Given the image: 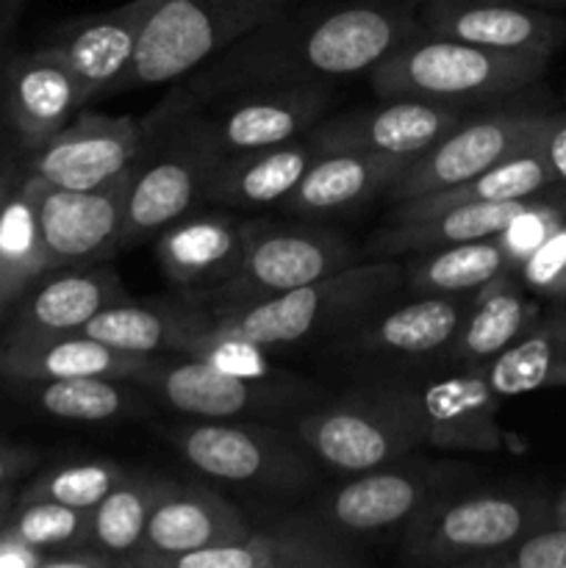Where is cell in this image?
<instances>
[{"label":"cell","instance_id":"f6af8a7d","mask_svg":"<svg viewBox=\"0 0 566 568\" xmlns=\"http://www.w3.org/2000/svg\"><path fill=\"white\" fill-rule=\"evenodd\" d=\"M39 464V453L26 444L0 442V486H14L26 471Z\"/></svg>","mask_w":566,"mask_h":568},{"label":"cell","instance_id":"ffe728a7","mask_svg":"<svg viewBox=\"0 0 566 568\" xmlns=\"http://www.w3.org/2000/svg\"><path fill=\"white\" fill-rule=\"evenodd\" d=\"M422 31L477 48L553 59L566 44V22L538 6L488 0H427L416 17Z\"/></svg>","mask_w":566,"mask_h":568},{"label":"cell","instance_id":"ee69618b","mask_svg":"<svg viewBox=\"0 0 566 568\" xmlns=\"http://www.w3.org/2000/svg\"><path fill=\"white\" fill-rule=\"evenodd\" d=\"M542 150L553 164L558 183H566V109L547 114L542 133Z\"/></svg>","mask_w":566,"mask_h":568},{"label":"cell","instance_id":"c3c4849f","mask_svg":"<svg viewBox=\"0 0 566 568\" xmlns=\"http://www.w3.org/2000/svg\"><path fill=\"white\" fill-rule=\"evenodd\" d=\"M553 525H566V488L553 499Z\"/></svg>","mask_w":566,"mask_h":568},{"label":"cell","instance_id":"9c48e42d","mask_svg":"<svg viewBox=\"0 0 566 568\" xmlns=\"http://www.w3.org/2000/svg\"><path fill=\"white\" fill-rule=\"evenodd\" d=\"M358 261L353 244L331 227L294 225L272 227L253 222L242 264L220 286L192 294L200 308H228V305L255 303L292 292L305 283L322 281L327 275L347 270Z\"/></svg>","mask_w":566,"mask_h":568},{"label":"cell","instance_id":"7a4b0ae2","mask_svg":"<svg viewBox=\"0 0 566 568\" xmlns=\"http://www.w3.org/2000/svg\"><path fill=\"white\" fill-rule=\"evenodd\" d=\"M403 288L397 258L355 261L347 270L275 297L203 311L205 325L236 333L266 349L303 342H336L366 316L386 308Z\"/></svg>","mask_w":566,"mask_h":568},{"label":"cell","instance_id":"603a6c76","mask_svg":"<svg viewBox=\"0 0 566 568\" xmlns=\"http://www.w3.org/2000/svg\"><path fill=\"white\" fill-rule=\"evenodd\" d=\"M253 222L225 211H189L155 236V261L178 288H211L233 277L242 264Z\"/></svg>","mask_w":566,"mask_h":568},{"label":"cell","instance_id":"d4e9b609","mask_svg":"<svg viewBox=\"0 0 566 568\" xmlns=\"http://www.w3.org/2000/svg\"><path fill=\"white\" fill-rule=\"evenodd\" d=\"M161 0H128L111 11L83 17L67 26L53 42L81 81L87 103L111 92L131 67L139 37Z\"/></svg>","mask_w":566,"mask_h":568},{"label":"cell","instance_id":"4fadbf2b","mask_svg":"<svg viewBox=\"0 0 566 568\" xmlns=\"http://www.w3.org/2000/svg\"><path fill=\"white\" fill-rule=\"evenodd\" d=\"M194 114L200 136L214 155H239L305 136L331 105L327 83L264 87L211 100Z\"/></svg>","mask_w":566,"mask_h":568},{"label":"cell","instance_id":"5b68a950","mask_svg":"<svg viewBox=\"0 0 566 568\" xmlns=\"http://www.w3.org/2000/svg\"><path fill=\"white\" fill-rule=\"evenodd\" d=\"M316 460L338 475H358L422 449L405 377H383L338 399H322L292 419Z\"/></svg>","mask_w":566,"mask_h":568},{"label":"cell","instance_id":"2e32d148","mask_svg":"<svg viewBox=\"0 0 566 568\" xmlns=\"http://www.w3.org/2000/svg\"><path fill=\"white\" fill-rule=\"evenodd\" d=\"M464 120L466 109L458 105L394 98L383 100V105L375 109L344 111L331 120H322L320 125L311 128L309 136L320 150H361V153L414 161Z\"/></svg>","mask_w":566,"mask_h":568},{"label":"cell","instance_id":"4dcf8cb0","mask_svg":"<svg viewBox=\"0 0 566 568\" xmlns=\"http://www.w3.org/2000/svg\"><path fill=\"white\" fill-rule=\"evenodd\" d=\"M483 372L499 399L566 386V303H553L530 331L494 355Z\"/></svg>","mask_w":566,"mask_h":568},{"label":"cell","instance_id":"ba28073f","mask_svg":"<svg viewBox=\"0 0 566 568\" xmlns=\"http://www.w3.org/2000/svg\"><path fill=\"white\" fill-rule=\"evenodd\" d=\"M189 466L211 480L266 494H305L320 486L322 464L294 430L264 419H194L166 430Z\"/></svg>","mask_w":566,"mask_h":568},{"label":"cell","instance_id":"ab89813d","mask_svg":"<svg viewBox=\"0 0 566 568\" xmlns=\"http://www.w3.org/2000/svg\"><path fill=\"white\" fill-rule=\"evenodd\" d=\"M3 527L44 552H61V549L89 547L92 510L48 503V499H33V503L17 499Z\"/></svg>","mask_w":566,"mask_h":568},{"label":"cell","instance_id":"836d02e7","mask_svg":"<svg viewBox=\"0 0 566 568\" xmlns=\"http://www.w3.org/2000/svg\"><path fill=\"white\" fill-rule=\"evenodd\" d=\"M170 486V477L125 471L122 480L92 510L89 547L105 555L117 568H131L142 547L150 516Z\"/></svg>","mask_w":566,"mask_h":568},{"label":"cell","instance_id":"3957f363","mask_svg":"<svg viewBox=\"0 0 566 568\" xmlns=\"http://www.w3.org/2000/svg\"><path fill=\"white\" fill-rule=\"evenodd\" d=\"M549 59L477 48L416 28L366 75L381 100L414 98L469 109L533 87Z\"/></svg>","mask_w":566,"mask_h":568},{"label":"cell","instance_id":"e0dca14e","mask_svg":"<svg viewBox=\"0 0 566 568\" xmlns=\"http://www.w3.org/2000/svg\"><path fill=\"white\" fill-rule=\"evenodd\" d=\"M469 300L472 294H420L411 303H388L331 344L347 358L386 364L444 355Z\"/></svg>","mask_w":566,"mask_h":568},{"label":"cell","instance_id":"74e56055","mask_svg":"<svg viewBox=\"0 0 566 568\" xmlns=\"http://www.w3.org/2000/svg\"><path fill=\"white\" fill-rule=\"evenodd\" d=\"M125 469L109 458H87L70 460V464H55L48 471L28 483L17 499L33 503V499H48V503L70 505V508L94 510L100 499L122 480Z\"/></svg>","mask_w":566,"mask_h":568},{"label":"cell","instance_id":"681fc988","mask_svg":"<svg viewBox=\"0 0 566 568\" xmlns=\"http://www.w3.org/2000/svg\"><path fill=\"white\" fill-rule=\"evenodd\" d=\"M533 6H566V0H527Z\"/></svg>","mask_w":566,"mask_h":568},{"label":"cell","instance_id":"4316f807","mask_svg":"<svg viewBox=\"0 0 566 568\" xmlns=\"http://www.w3.org/2000/svg\"><path fill=\"white\" fill-rule=\"evenodd\" d=\"M316 155H320V148L309 133L292 139V142L275 144V148L250 150V153L239 155H216L203 200L222 205V209L242 211L283 203Z\"/></svg>","mask_w":566,"mask_h":568},{"label":"cell","instance_id":"d6986e66","mask_svg":"<svg viewBox=\"0 0 566 568\" xmlns=\"http://www.w3.org/2000/svg\"><path fill=\"white\" fill-rule=\"evenodd\" d=\"M253 527L239 505L203 483H175L155 505L131 568H170L181 555L228 544Z\"/></svg>","mask_w":566,"mask_h":568},{"label":"cell","instance_id":"52a82bcc","mask_svg":"<svg viewBox=\"0 0 566 568\" xmlns=\"http://www.w3.org/2000/svg\"><path fill=\"white\" fill-rule=\"evenodd\" d=\"M297 3L300 0H161L144 22L131 67L111 92L181 81L244 33Z\"/></svg>","mask_w":566,"mask_h":568},{"label":"cell","instance_id":"1f68e13d","mask_svg":"<svg viewBox=\"0 0 566 568\" xmlns=\"http://www.w3.org/2000/svg\"><path fill=\"white\" fill-rule=\"evenodd\" d=\"M200 316L203 311L189 297L178 303H133L125 297L94 314L81 333L122 353L175 355Z\"/></svg>","mask_w":566,"mask_h":568},{"label":"cell","instance_id":"ac0fdd59","mask_svg":"<svg viewBox=\"0 0 566 568\" xmlns=\"http://www.w3.org/2000/svg\"><path fill=\"white\" fill-rule=\"evenodd\" d=\"M142 148V125L133 116L81 111L33 150L31 172L61 189H94L137 164Z\"/></svg>","mask_w":566,"mask_h":568},{"label":"cell","instance_id":"8d00e7d4","mask_svg":"<svg viewBox=\"0 0 566 568\" xmlns=\"http://www.w3.org/2000/svg\"><path fill=\"white\" fill-rule=\"evenodd\" d=\"M31 399L42 414L64 422H87V425H105V422L133 419L144 410L142 386L128 381H109V377H72V381L28 383Z\"/></svg>","mask_w":566,"mask_h":568},{"label":"cell","instance_id":"484cf974","mask_svg":"<svg viewBox=\"0 0 566 568\" xmlns=\"http://www.w3.org/2000/svg\"><path fill=\"white\" fill-rule=\"evenodd\" d=\"M125 297L128 294L120 283V275L109 266L72 270L44 283L37 281L14 303L20 308H17L6 342L78 333L94 314Z\"/></svg>","mask_w":566,"mask_h":568},{"label":"cell","instance_id":"cb8c5ba5","mask_svg":"<svg viewBox=\"0 0 566 568\" xmlns=\"http://www.w3.org/2000/svg\"><path fill=\"white\" fill-rule=\"evenodd\" d=\"M83 105L87 94L81 81L53 44L20 55L9 67L6 109L28 150H39L50 142Z\"/></svg>","mask_w":566,"mask_h":568},{"label":"cell","instance_id":"9a60e30c","mask_svg":"<svg viewBox=\"0 0 566 568\" xmlns=\"http://www.w3.org/2000/svg\"><path fill=\"white\" fill-rule=\"evenodd\" d=\"M414 405L422 449L442 453H497L505 442L497 410L499 397L483 366H455V372L414 381L405 377Z\"/></svg>","mask_w":566,"mask_h":568},{"label":"cell","instance_id":"f35d334b","mask_svg":"<svg viewBox=\"0 0 566 568\" xmlns=\"http://www.w3.org/2000/svg\"><path fill=\"white\" fill-rule=\"evenodd\" d=\"M175 355L198 358L214 369L225 372V375L247 377V381H289V377H294L270 358V349L250 342V338L236 336V333L216 331V327L205 325L203 316L186 333Z\"/></svg>","mask_w":566,"mask_h":568},{"label":"cell","instance_id":"277c9868","mask_svg":"<svg viewBox=\"0 0 566 568\" xmlns=\"http://www.w3.org/2000/svg\"><path fill=\"white\" fill-rule=\"evenodd\" d=\"M549 521L553 503L530 488H449L400 532V560L427 568H472Z\"/></svg>","mask_w":566,"mask_h":568},{"label":"cell","instance_id":"6da1fadb","mask_svg":"<svg viewBox=\"0 0 566 568\" xmlns=\"http://www.w3.org/2000/svg\"><path fill=\"white\" fill-rule=\"evenodd\" d=\"M420 28L400 0H347L281 11L192 72V103L294 83H327L370 72Z\"/></svg>","mask_w":566,"mask_h":568},{"label":"cell","instance_id":"7c38bea8","mask_svg":"<svg viewBox=\"0 0 566 568\" xmlns=\"http://www.w3.org/2000/svg\"><path fill=\"white\" fill-rule=\"evenodd\" d=\"M137 164L94 189H61L28 172L37 200L39 231L50 258V272L87 266L120 253L128 192Z\"/></svg>","mask_w":566,"mask_h":568},{"label":"cell","instance_id":"60d3db41","mask_svg":"<svg viewBox=\"0 0 566 568\" xmlns=\"http://www.w3.org/2000/svg\"><path fill=\"white\" fill-rule=\"evenodd\" d=\"M514 275L536 300L566 303V222L522 261Z\"/></svg>","mask_w":566,"mask_h":568},{"label":"cell","instance_id":"f546056e","mask_svg":"<svg viewBox=\"0 0 566 568\" xmlns=\"http://www.w3.org/2000/svg\"><path fill=\"white\" fill-rule=\"evenodd\" d=\"M542 194V192H538ZM530 197L503 200V203H458L403 220H386V225L370 239L372 258H405L425 250L449 244L494 239Z\"/></svg>","mask_w":566,"mask_h":568},{"label":"cell","instance_id":"f1b7e54d","mask_svg":"<svg viewBox=\"0 0 566 568\" xmlns=\"http://www.w3.org/2000/svg\"><path fill=\"white\" fill-rule=\"evenodd\" d=\"M542 314V305L516 281L514 272L499 275L472 294L444 358L453 366H486L494 355L530 331Z\"/></svg>","mask_w":566,"mask_h":568},{"label":"cell","instance_id":"b9f144b4","mask_svg":"<svg viewBox=\"0 0 566 568\" xmlns=\"http://www.w3.org/2000/svg\"><path fill=\"white\" fill-rule=\"evenodd\" d=\"M472 568H566V525L549 521L514 547L481 558Z\"/></svg>","mask_w":566,"mask_h":568},{"label":"cell","instance_id":"8fae6325","mask_svg":"<svg viewBox=\"0 0 566 568\" xmlns=\"http://www.w3.org/2000/svg\"><path fill=\"white\" fill-rule=\"evenodd\" d=\"M547 114L549 111L538 109H508L466 116L447 136L405 164V170L386 189V197L394 205L408 203L481 175L488 166L536 144Z\"/></svg>","mask_w":566,"mask_h":568},{"label":"cell","instance_id":"bcb514c9","mask_svg":"<svg viewBox=\"0 0 566 568\" xmlns=\"http://www.w3.org/2000/svg\"><path fill=\"white\" fill-rule=\"evenodd\" d=\"M14 503H17L14 486H0V527L6 525V516H9L11 508H14Z\"/></svg>","mask_w":566,"mask_h":568},{"label":"cell","instance_id":"5bb4252c","mask_svg":"<svg viewBox=\"0 0 566 568\" xmlns=\"http://www.w3.org/2000/svg\"><path fill=\"white\" fill-rule=\"evenodd\" d=\"M214 159L216 155L200 136L194 116L183 122L181 133L161 148L150 164H139L137 159L120 250L150 242L166 225L189 214L203 200Z\"/></svg>","mask_w":566,"mask_h":568},{"label":"cell","instance_id":"44dd1931","mask_svg":"<svg viewBox=\"0 0 566 568\" xmlns=\"http://www.w3.org/2000/svg\"><path fill=\"white\" fill-rule=\"evenodd\" d=\"M370 564L358 544L322 532L294 514L277 525L250 527L228 544L181 555L170 568H361Z\"/></svg>","mask_w":566,"mask_h":568},{"label":"cell","instance_id":"7dc6e473","mask_svg":"<svg viewBox=\"0 0 566 568\" xmlns=\"http://www.w3.org/2000/svg\"><path fill=\"white\" fill-rule=\"evenodd\" d=\"M17 181H20V178H17L14 172H11V170H0V209H3L6 197H9V194H11V189L17 186Z\"/></svg>","mask_w":566,"mask_h":568},{"label":"cell","instance_id":"d590c367","mask_svg":"<svg viewBox=\"0 0 566 568\" xmlns=\"http://www.w3.org/2000/svg\"><path fill=\"white\" fill-rule=\"evenodd\" d=\"M403 286L414 294H475L486 283L508 275L511 266L497 239L449 244L405 255Z\"/></svg>","mask_w":566,"mask_h":568},{"label":"cell","instance_id":"e575fe53","mask_svg":"<svg viewBox=\"0 0 566 568\" xmlns=\"http://www.w3.org/2000/svg\"><path fill=\"white\" fill-rule=\"evenodd\" d=\"M48 272L50 258L39 231L37 200L26 178H20L0 209V320Z\"/></svg>","mask_w":566,"mask_h":568},{"label":"cell","instance_id":"7402d4cb","mask_svg":"<svg viewBox=\"0 0 566 568\" xmlns=\"http://www.w3.org/2000/svg\"><path fill=\"white\" fill-rule=\"evenodd\" d=\"M161 361V355L122 353L81 331L0 344V375L20 383L109 377L144 386Z\"/></svg>","mask_w":566,"mask_h":568},{"label":"cell","instance_id":"f907efd6","mask_svg":"<svg viewBox=\"0 0 566 568\" xmlns=\"http://www.w3.org/2000/svg\"><path fill=\"white\" fill-rule=\"evenodd\" d=\"M488 3H527V0H488Z\"/></svg>","mask_w":566,"mask_h":568},{"label":"cell","instance_id":"30bf717a","mask_svg":"<svg viewBox=\"0 0 566 568\" xmlns=\"http://www.w3.org/2000/svg\"><path fill=\"white\" fill-rule=\"evenodd\" d=\"M144 392L159 397L178 414L192 419L233 422V419H286L314 408L325 399L322 388L305 377L289 381H247L225 375L198 358L161 361L144 381Z\"/></svg>","mask_w":566,"mask_h":568},{"label":"cell","instance_id":"83f0119b","mask_svg":"<svg viewBox=\"0 0 566 568\" xmlns=\"http://www.w3.org/2000/svg\"><path fill=\"white\" fill-rule=\"evenodd\" d=\"M405 164L408 161L361 150H320L281 205L305 220L353 211L375 194H386Z\"/></svg>","mask_w":566,"mask_h":568},{"label":"cell","instance_id":"d6a6232c","mask_svg":"<svg viewBox=\"0 0 566 568\" xmlns=\"http://www.w3.org/2000/svg\"><path fill=\"white\" fill-rule=\"evenodd\" d=\"M553 186H558V175H555L553 164L544 155L542 139H538L530 148L508 155L499 164L488 166L486 172L458 183V186L427 194V197L420 200H408V203H397L392 209V214H388V220L431 214V211L458 203H503V200L533 197V194L547 192Z\"/></svg>","mask_w":566,"mask_h":568},{"label":"cell","instance_id":"7bdbcfd3","mask_svg":"<svg viewBox=\"0 0 566 568\" xmlns=\"http://www.w3.org/2000/svg\"><path fill=\"white\" fill-rule=\"evenodd\" d=\"M44 549L28 544L9 527H0V568H44Z\"/></svg>","mask_w":566,"mask_h":568},{"label":"cell","instance_id":"8992f818","mask_svg":"<svg viewBox=\"0 0 566 568\" xmlns=\"http://www.w3.org/2000/svg\"><path fill=\"white\" fill-rule=\"evenodd\" d=\"M464 486V466L447 460L405 458L347 475L322 486L300 516L322 532L364 547L372 538L403 532L433 499Z\"/></svg>","mask_w":566,"mask_h":568}]
</instances>
